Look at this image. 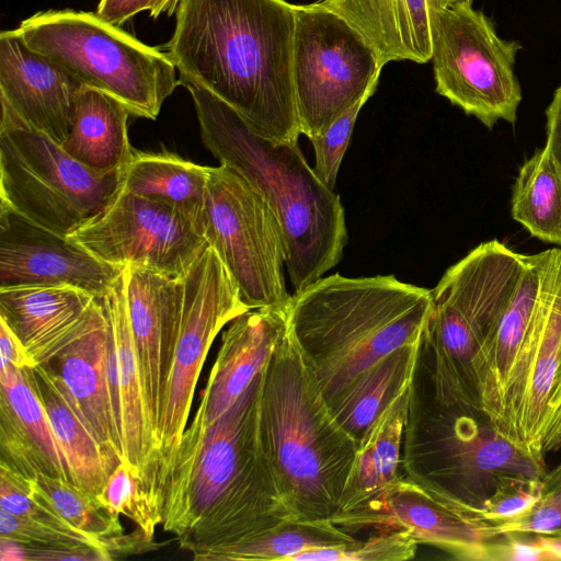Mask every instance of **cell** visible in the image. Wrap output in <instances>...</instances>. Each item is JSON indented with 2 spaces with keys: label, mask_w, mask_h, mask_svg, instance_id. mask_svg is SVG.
Masks as SVG:
<instances>
[{
  "label": "cell",
  "mask_w": 561,
  "mask_h": 561,
  "mask_svg": "<svg viewBox=\"0 0 561 561\" xmlns=\"http://www.w3.org/2000/svg\"><path fill=\"white\" fill-rule=\"evenodd\" d=\"M295 5L285 0H180L164 46L179 81L219 98L256 134L298 141Z\"/></svg>",
  "instance_id": "1"
},
{
  "label": "cell",
  "mask_w": 561,
  "mask_h": 561,
  "mask_svg": "<svg viewBox=\"0 0 561 561\" xmlns=\"http://www.w3.org/2000/svg\"><path fill=\"white\" fill-rule=\"evenodd\" d=\"M263 371L164 478L162 528L193 554L299 519L261 438Z\"/></svg>",
  "instance_id": "2"
},
{
  "label": "cell",
  "mask_w": 561,
  "mask_h": 561,
  "mask_svg": "<svg viewBox=\"0 0 561 561\" xmlns=\"http://www.w3.org/2000/svg\"><path fill=\"white\" fill-rule=\"evenodd\" d=\"M180 85L193 100L204 146L239 173L274 213L295 293L321 278L340 262L347 243L340 196L320 181L298 141L267 139L209 91L186 81Z\"/></svg>",
  "instance_id": "3"
},
{
  "label": "cell",
  "mask_w": 561,
  "mask_h": 561,
  "mask_svg": "<svg viewBox=\"0 0 561 561\" xmlns=\"http://www.w3.org/2000/svg\"><path fill=\"white\" fill-rule=\"evenodd\" d=\"M431 289L393 275L321 277L291 296L289 329L330 405L360 374L420 341Z\"/></svg>",
  "instance_id": "4"
},
{
  "label": "cell",
  "mask_w": 561,
  "mask_h": 561,
  "mask_svg": "<svg viewBox=\"0 0 561 561\" xmlns=\"http://www.w3.org/2000/svg\"><path fill=\"white\" fill-rule=\"evenodd\" d=\"M260 430L299 519H331L339 511L358 442L334 417L289 324L263 371Z\"/></svg>",
  "instance_id": "5"
},
{
  "label": "cell",
  "mask_w": 561,
  "mask_h": 561,
  "mask_svg": "<svg viewBox=\"0 0 561 561\" xmlns=\"http://www.w3.org/2000/svg\"><path fill=\"white\" fill-rule=\"evenodd\" d=\"M402 468L408 478L478 519L501 485L541 480L547 472L545 456L508 439L481 407L436 394L417 357L409 385Z\"/></svg>",
  "instance_id": "6"
},
{
  "label": "cell",
  "mask_w": 561,
  "mask_h": 561,
  "mask_svg": "<svg viewBox=\"0 0 561 561\" xmlns=\"http://www.w3.org/2000/svg\"><path fill=\"white\" fill-rule=\"evenodd\" d=\"M525 255L497 240L480 243L431 290L419 355L436 393L481 407L472 363L507 306Z\"/></svg>",
  "instance_id": "7"
},
{
  "label": "cell",
  "mask_w": 561,
  "mask_h": 561,
  "mask_svg": "<svg viewBox=\"0 0 561 561\" xmlns=\"http://www.w3.org/2000/svg\"><path fill=\"white\" fill-rule=\"evenodd\" d=\"M14 31L31 50L58 64L83 85L115 98L137 117L156 119L163 102L180 85L165 51L140 42L96 12L41 11Z\"/></svg>",
  "instance_id": "8"
},
{
  "label": "cell",
  "mask_w": 561,
  "mask_h": 561,
  "mask_svg": "<svg viewBox=\"0 0 561 561\" xmlns=\"http://www.w3.org/2000/svg\"><path fill=\"white\" fill-rule=\"evenodd\" d=\"M121 174L95 172L45 134L1 115L0 207L67 237L110 206Z\"/></svg>",
  "instance_id": "9"
},
{
  "label": "cell",
  "mask_w": 561,
  "mask_h": 561,
  "mask_svg": "<svg viewBox=\"0 0 561 561\" xmlns=\"http://www.w3.org/2000/svg\"><path fill=\"white\" fill-rule=\"evenodd\" d=\"M180 321L161 363V397L157 427V486L164 478L190 416L194 390L208 351L219 331L250 310L217 252L209 245L183 277Z\"/></svg>",
  "instance_id": "10"
},
{
  "label": "cell",
  "mask_w": 561,
  "mask_h": 561,
  "mask_svg": "<svg viewBox=\"0 0 561 561\" xmlns=\"http://www.w3.org/2000/svg\"><path fill=\"white\" fill-rule=\"evenodd\" d=\"M435 90L492 129L514 124L522 90L514 71L518 41L501 38L492 20L472 5L430 7Z\"/></svg>",
  "instance_id": "11"
},
{
  "label": "cell",
  "mask_w": 561,
  "mask_h": 561,
  "mask_svg": "<svg viewBox=\"0 0 561 561\" xmlns=\"http://www.w3.org/2000/svg\"><path fill=\"white\" fill-rule=\"evenodd\" d=\"M293 77L300 133L322 136L348 108L369 99L382 69L376 51L343 18L296 4Z\"/></svg>",
  "instance_id": "12"
},
{
  "label": "cell",
  "mask_w": 561,
  "mask_h": 561,
  "mask_svg": "<svg viewBox=\"0 0 561 561\" xmlns=\"http://www.w3.org/2000/svg\"><path fill=\"white\" fill-rule=\"evenodd\" d=\"M203 227L249 309L289 307L279 224L263 197L226 164L208 167Z\"/></svg>",
  "instance_id": "13"
},
{
  "label": "cell",
  "mask_w": 561,
  "mask_h": 561,
  "mask_svg": "<svg viewBox=\"0 0 561 561\" xmlns=\"http://www.w3.org/2000/svg\"><path fill=\"white\" fill-rule=\"evenodd\" d=\"M67 238L101 261L183 278L207 247L203 218L171 203L118 193Z\"/></svg>",
  "instance_id": "14"
},
{
  "label": "cell",
  "mask_w": 561,
  "mask_h": 561,
  "mask_svg": "<svg viewBox=\"0 0 561 561\" xmlns=\"http://www.w3.org/2000/svg\"><path fill=\"white\" fill-rule=\"evenodd\" d=\"M561 410V248L543 251L533 327L514 368L497 430L545 456V433Z\"/></svg>",
  "instance_id": "15"
},
{
  "label": "cell",
  "mask_w": 561,
  "mask_h": 561,
  "mask_svg": "<svg viewBox=\"0 0 561 561\" xmlns=\"http://www.w3.org/2000/svg\"><path fill=\"white\" fill-rule=\"evenodd\" d=\"M330 520L348 534L405 530L417 543L461 560H485L488 545L501 535L495 526L451 506L407 476Z\"/></svg>",
  "instance_id": "16"
},
{
  "label": "cell",
  "mask_w": 561,
  "mask_h": 561,
  "mask_svg": "<svg viewBox=\"0 0 561 561\" xmlns=\"http://www.w3.org/2000/svg\"><path fill=\"white\" fill-rule=\"evenodd\" d=\"M122 272L67 237L0 207V288L72 286L101 298Z\"/></svg>",
  "instance_id": "17"
},
{
  "label": "cell",
  "mask_w": 561,
  "mask_h": 561,
  "mask_svg": "<svg viewBox=\"0 0 561 561\" xmlns=\"http://www.w3.org/2000/svg\"><path fill=\"white\" fill-rule=\"evenodd\" d=\"M108 324L106 374L115 431L125 463L161 507L157 453L148 422L140 366L129 324L124 268L99 298Z\"/></svg>",
  "instance_id": "18"
},
{
  "label": "cell",
  "mask_w": 561,
  "mask_h": 561,
  "mask_svg": "<svg viewBox=\"0 0 561 561\" xmlns=\"http://www.w3.org/2000/svg\"><path fill=\"white\" fill-rule=\"evenodd\" d=\"M83 87L65 68L31 50L14 30L1 32V115L61 146L70 133L76 101Z\"/></svg>",
  "instance_id": "19"
},
{
  "label": "cell",
  "mask_w": 561,
  "mask_h": 561,
  "mask_svg": "<svg viewBox=\"0 0 561 561\" xmlns=\"http://www.w3.org/2000/svg\"><path fill=\"white\" fill-rule=\"evenodd\" d=\"M287 329L288 308L250 309L231 321L175 455L193 447L238 400L265 368Z\"/></svg>",
  "instance_id": "20"
},
{
  "label": "cell",
  "mask_w": 561,
  "mask_h": 561,
  "mask_svg": "<svg viewBox=\"0 0 561 561\" xmlns=\"http://www.w3.org/2000/svg\"><path fill=\"white\" fill-rule=\"evenodd\" d=\"M108 324L95 298L80 324L47 362L64 381L92 434L101 445L110 473L122 462V450L108 396L106 355Z\"/></svg>",
  "instance_id": "21"
},
{
  "label": "cell",
  "mask_w": 561,
  "mask_h": 561,
  "mask_svg": "<svg viewBox=\"0 0 561 561\" xmlns=\"http://www.w3.org/2000/svg\"><path fill=\"white\" fill-rule=\"evenodd\" d=\"M124 274L128 319L140 366L148 422L156 444L161 363L178 329L184 284L183 278L130 265L124 267Z\"/></svg>",
  "instance_id": "22"
},
{
  "label": "cell",
  "mask_w": 561,
  "mask_h": 561,
  "mask_svg": "<svg viewBox=\"0 0 561 561\" xmlns=\"http://www.w3.org/2000/svg\"><path fill=\"white\" fill-rule=\"evenodd\" d=\"M27 369L0 368V463L26 480L45 473L75 483Z\"/></svg>",
  "instance_id": "23"
},
{
  "label": "cell",
  "mask_w": 561,
  "mask_h": 561,
  "mask_svg": "<svg viewBox=\"0 0 561 561\" xmlns=\"http://www.w3.org/2000/svg\"><path fill=\"white\" fill-rule=\"evenodd\" d=\"M542 267L543 251L525 255V265L516 288L472 363L481 408L495 426L502 414L512 374L536 316Z\"/></svg>",
  "instance_id": "24"
},
{
  "label": "cell",
  "mask_w": 561,
  "mask_h": 561,
  "mask_svg": "<svg viewBox=\"0 0 561 561\" xmlns=\"http://www.w3.org/2000/svg\"><path fill=\"white\" fill-rule=\"evenodd\" d=\"M95 299L72 286L0 288V321L37 364L47 363L80 324Z\"/></svg>",
  "instance_id": "25"
},
{
  "label": "cell",
  "mask_w": 561,
  "mask_h": 561,
  "mask_svg": "<svg viewBox=\"0 0 561 561\" xmlns=\"http://www.w3.org/2000/svg\"><path fill=\"white\" fill-rule=\"evenodd\" d=\"M316 3L343 18L376 51L389 61H431L428 0H318Z\"/></svg>",
  "instance_id": "26"
},
{
  "label": "cell",
  "mask_w": 561,
  "mask_h": 561,
  "mask_svg": "<svg viewBox=\"0 0 561 561\" xmlns=\"http://www.w3.org/2000/svg\"><path fill=\"white\" fill-rule=\"evenodd\" d=\"M27 371L75 484L96 496L111 474L101 445L59 376L46 364Z\"/></svg>",
  "instance_id": "27"
},
{
  "label": "cell",
  "mask_w": 561,
  "mask_h": 561,
  "mask_svg": "<svg viewBox=\"0 0 561 561\" xmlns=\"http://www.w3.org/2000/svg\"><path fill=\"white\" fill-rule=\"evenodd\" d=\"M130 115L115 98L84 85L76 101L70 133L61 147L95 172L121 171L134 152L127 133Z\"/></svg>",
  "instance_id": "28"
},
{
  "label": "cell",
  "mask_w": 561,
  "mask_h": 561,
  "mask_svg": "<svg viewBox=\"0 0 561 561\" xmlns=\"http://www.w3.org/2000/svg\"><path fill=\"white\" fill-rule=\"evenodd\" d=\"M408 397L409 387L381 411L360 438L336 514L357 507L405 476L402 443Z\"/></svg>",
  "instance_id": "29"
},
{
  "label": "cell",
  "mask_w": 561,
  "mask_h": 561,
  "mask_svg": "<svg viewBox=\"0 0 561 561\" xmlns=\"http://www.w3.org/2000/svg\"><path fill=\"white\" fill-rule=\"evenodd\" d=\"M28 494L73 529L103 543L113 559L150 550L154 543L139 528L124 535L119 516L70 481L38 473L28 480Z\"/></svg>",
  "instance_id": "30"
},
{
  "label": "cell",
  "mask_w": 561,
  "mask_h": 561,
  "mask_svg": "<svg viewBox=\"0 0 561 561\" xmlns=\"http://www.w3.org/2000/svg\"><path fill=\"white\" fill-rule=\"evenodd\" d=\"M420 341L405 344L378 360L329 405L336 421L358 443L381 411L409 387Z\"/></svg>",
  "instance_id": "31"
},
{
  "label": "cell",
  "mask_w": 561,
  "mask_h": 561,
  "mask_svg": "<svg viewBox=\"0 0 561 561\" xmlns=\"http://www.w3.org/2000/svg\"><path fill=\"white\" fill-rule=\"evenodd\" d=\"M207 179L208 167L169 151L134 149L122 170L119 192L164 201L203 218Z\"/></svg>",
  "instance_id": "32"
},
{
  "label": "cell",
  "mask_w": 561,
  "mask_h": 561,
  "mask_svg": "<svg viewBox=\"0 0 561 561\" xmlns=\"http://www.w3.org/2000/svg\"><path fill=\"white\" fill-rule=\"evenodd\" d=\"M358 540L330 519H296L259 536L193 554L195 561H294L319 548L346 547Z\"/></svg>",
  "instance_id": "33"
},
{
  "label": "cell",
  "mask_w": 561,
  "mask_h": 561,
  "mask_svg": "<svg viewBox=\"0 0 561 561\" xmlns=\"http://www.w3.org/2000/svg\"><path fill=\"white\" fill-rule=\"evenodd\" d=\"M511 213L531 236L561 247V167L546 146L520 167Z\"/></svg>",
  "instance_id": "34"
},
{
  "label": "cell",
  "mask_w": 561,
  "mask_h": 561,
  "mask_svg": "<svg viewBox=\"0 0 561 561\" xmlns=\"http://www.w3.org/2000/svg\"><path fill=\"white\" fill-rule=\"evenodd\" d=\"M96 499L112 514L129 518L149 539H153L156 527L162 523L161 508L144 482L123 462L110 474Z\"/></svg>",
  "instance_id": "35"
},
{
  "label": "cell",
  "mask_w": 561,
  "mask_h": 561,
  "mask_svg": "<svg viewBox=\"0 0 561 561\" xmlns=\"http://www.w3.org/2000/svg\"><path fill=\"white\" fill-rule=\"evenodd\" d=\"M0 538H7L21 545L55 549H93L108 560L113 556L98 540L67 527L28 517H20L0 510Z\"/></svg>",
  "instance_id": "36"
},
{
  "label": "cell",
  "mask_w": 561,
  "mask_h": 561,
  "mask_svg": "<svg viewBox=\"0 0 561 561\" xmlns=\"http://www.w3.org/2000/svg\"><path fill=\"white\" fill-rule=\"evenodd\" d=\"M416 548L408 531L391 530L346 547L307 550L294 561H404L414 558Z\"/></svg>",
  "instance_id": "37"
},
{
  "label": "cell",
  "mask_w": 561,
  "mask_h": 561,
  "mask_svg": "<svg viewBox=\"0 0 561 561\" xmlns=\"http://www.w3.org/2000/svg\"><path fill=\"white\" fill-rule=\"evenodd\" d=\"M495 528L500 534L561 535V461L545 473L540 496L533 507Z\"/></svg>",
  "instance_id": "38"
},
{
  "label": "cell",
  "mask_w": 561,
  "mask_h": 561,
  "mask_svg": "<svg viewBox=\"0 0 561 561\" xmlns=\"http://www.w3.org/2000/svg\"><path fill=\"white\" fill-rule=\"evenodd\" d=\"M367 100L365 98L348 108L322 136L309 139L316 158L313 171L320 181L332 191L335 187L339 169L348 147L358 113Z\"/></svg>",
  "instance_id": "39"
},
{
  "label": "cell",
  "mask_w": 561,
  "mask_h": 561,
  "mask_svg": "<svg viewBox=\"0 0 561 561\" xmlns=\"http://www.w3.org/2000/svg\"><path fill=\"white\" fill-rule=\"evenodd\" d=\"M541 480L514 479L501 485L485 502L479 518L493 526L511 522L529 511L538 501Z\"/></svg>",
  "instance_id": "40"
},
{
  "label": "cell",
  "mask_w": 561,
  "mask_h": 561,
  "mask_svg": "<svg viewBox=\"0 0 561 561\" xmlns=\"http://www.w3.org/2000/svg\"><path fill=\"white\" fill-rule=\"evenodd\" d=\"M485 560L552 561L558 559L537 541L535 535L501 534L488 545Z\"/></svg>",
  "instance_id": "41"
},
{
  "label": "cell",
  "mask_w": 561,
  "mask_h": 561,
  "mask_svg": "<svg viewBox=\"0 0 561 561\" xmlns=\"http://www.w3.org/2000/svg\"><path fill=\"white\" fill-rule=\"evenodd\" d=\"M0 546L2 561L108 560L103 553L93 549L71 550L33 547L5 538L0 539Z\"/></svg>",
  "instance_id": "42"
},
{
  "label": "cell",
  "mask_w": 561,
  "mask_h": 561,
  "mask_svg": "<svg viewBox=\"0 0 561 561\" xmlns=\"http://www.w3.org/2000/svg\"><path fill=\"white\" fill-rule=\"evenodd\" d=\"M150 3L151 0H100L96 14L121 27L137 13L149 11Z\"/></svg>",
  "instance_id": "43"
},
{
  "label": "cell",
  "mask_w": 561,
  "mask_h": 561,
  "mask_svg": "<svg viewBox=\"0 0 561 561\" xmlns=\"http://www.w3.org/2000/svg\"><path fill=\"white\" fill-rule=\"evenodd\" d=\"M0 368L10 365L19 369L35 366V363L25 353L21 343L2 321H0Z\"/></svg>",
  "instance_id": "44"
},
{
  "label": "cell",
  "mask_w": 561,
  "mask_h": 561,
  "mask_svg": "<svg viewBox=\"0 0 561 561\" xmlns=\"http://www.w3.org/2000/svg\"><path fill=\"white\" fill-rule=\"evenodd\" d=\"M546 147L561 167V84L546 110Z\"/></svg>",
  "instance_id": "45"
},
{
  "label": "cell",
  "mask_w": 561,
  "mask_h": 561,
  "mask_svg": "<svg viewBox=\"0 0 561 561\" xmlns=\"http://www.w3.org/2000/svg\"><path fill=\"white\" fill-rule=\"evenodd\" d=\"M559 448H561V410L548 426L542 444L545 454L558 450Z\"/></svg>",
  "instance_id": "46"
},
{
  "label": "cell",
  "mask_w": 561,
  "mask_h": 561,
  "mask_svg": "<svg viewBox=\"0 0 561 561\" xmlns=\"http://www.w3.org/2000/svg\"><path fill=\"white\" fill-rule=\"evenodd\" d=\"M180 0H151L149 14L152 19H158L162 14L171 16L176 11Z\"/></svg>",
  "instance_id": "47"
},
{
  "label": "cell",
  "mask_w": 561,
  "mask_h": 561,
  "mask_svg": "<svg viewBox=\"0 0 561 561\" xmlns=\"http://www.w3.org/2000/svg\"><path fill=\"white\" fill-rule=\"evenodd\" d=\"M537 541L553 553L558 560H561V535L559 536H547V535H535Z\"/></svg>",
  "instance_id": "48"
},
{
  "label": "cell",
  "mask_w": 561,
  "mask_h": 561,
  "mask_svg": "<svg viewBox=\"0 0 561 561\" xmlns=\"http://www.w3.org/2000/svg\"><path fill=\"white\" fill-rule=\"evenodd\" d=\"M473 0H428L430 7L457 8L472 5Z\"/></svg>",
  "instance_id": "49"
}]
</instances>
